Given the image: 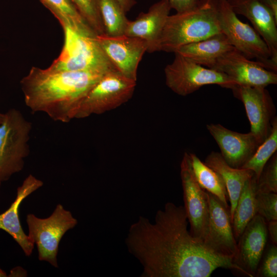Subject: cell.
<instances>
[{"label":"cell","instance_id":"6da1fadb","mask_svg":"<svg viewBox=\"0 0 277 277\" xmlns=\"http://www.w3.org/2000/svg\"><path fill=\"white\" fill-rule=\"evenodd\" d=\"M188 224L184 206L167 202L153 222L140 216L130 226L125 243L143 267L141 277H209L219 268L245 274L232 256L194 237Z\"/></svg>","mask_w":277,"mask_h":277},{"label":"cell","instance_id":"7a4b0ae2","mask_svg":"<svg viewBox=\"0 0 277 277\" xmlns=\"http://www.w3.org/2000/svg\"><path fill=\"white\" fill-rule=\"evenodd\" d=\"M107 72L50 71L32 67L20 84L26 105L54 121L68 123L90 90Z\"/></svg>","mask_w":277,"mask_h":277},{"label":"cell","instance_id":"3957f363","mask_svg":"<svg viewBox=\"0 0 277 277\" xmlns=\"http://www.w3.org/2000/svg\"><path fill=\"white\" fill-rule=\"evenodd\" d=\"M219 0H199L192 8L169 15L159 44V51L175 53L187 44L221 33Z\"/></svg>","mask_w":277,"mask_h":277},{"label":"cell","instance_id":"277c9868","mask_svg":"<svg viewBox=\"0 0 277 277\" xmlns=\"http://www.w3.org/2000/svg\"><path fill=\"white\" fill-rule=\"evenodd\" d=\"M62 27L64 32L63 49L47 70L108 72L115 69L97 41V35L83 34L68 26Z\"/></svg>","mask_w":277,"mask_h":277},{"label":"cell","instance_id":"5b68a950","mask_svg":"<svg viewBox=\"0 0 277 277\" xmlns=\"http://www.w3.org/2000/svg\"><path fill=\"white\" fill-rule=\"evenodd\" d=\"M219 21L221 32L234 48L247 58H254L265 69L276 72L277 64L272 60L266 43L254 28L238 18L227 0H219Z\"/></svg>","mask_w":277,"mask_h":277},{"label":"cell","instance_id":"8992f818","mask_svg":"<svg viewBox=\"0 0 277 277\" xmlns=\"http://www.w3.org/2000/svg\"><path fill=\"white\" fill-rule=\"evenodd\" d=\"M135 86V81L115 69L106 72L82 100L75 118L101 114L117 108L131 98Z\"/></svg>","mask_w":277,"mask_h":277},{"label":"cell","instance_id":"52a82bcc","mask_svg":"<svg viewBox=\"0 0 277 277\" xmlns=\"http://www.w3.org/2000/svg\"><path fill=\"white\" fill-rule=\"evenodd\" d=\"M28 237L36 244L38 259L57 267V254L61 240L65 233L77 224L72 213L58 204L52 214L45 219L33 214L27 216Z\"/></svg>","mask_w":277,"mask_h":277},{"label":"cell","instance_id":"ba28073f","mask_svg":"<svg viewBox=\"0 0 277 277\" xmlns=\"http://www.w3.org/2000/svg\"><path fill=\"white\" fill-rule=\"evenodd\" d=\"M31 123L15 109L5 113L0 124V166L9 179L22 170L30 150L29 141Z\"/></svg>","mask_w":277,"mask_h":277},{"label":"cell","instance_id":"9c48e42d","mask_svg":"<svg viewBox=\"0 0 277 277\" xmlns=\"http://www.w3.org/2000/svg\"><path fill=\"white\" fill-rule=\"evenodd\" d=\"M165 68L166 84L175 93L186 96L203 86L216 84L230 88L233 83L225 74L196 64L177 52Z\"/></svg>","mask_w":277,"mask_h":277},{"label":"cell","instance_id":"30bf717a","mask_svg":"<svg viewBox=\"0 0 277 277\" xmlns=\"http://www.w3.org/2000/svg\"><path fill=\"white\" fill-rule=\"evenodd\" d=\"M184 209L190 224V232L206 243L209 222V204L206 191L193 175L189 153L185 152L181 163Z\"/></svg>","mask_w":277,"mask_h":277},{"label":"cell","instance_id":"8fae6325","mask_svg":"<svg viewBox=\"0 0 277 277\" xmlns=\"http://www.w3.org/2000/svg\"><path fill=\"white\" fill-rule=\"evenodd\" d=\"M211 69L226 75L233 83L232 86L266 87L277 84L276 72L247 58L235 48L218 58Z\"/></svg>","mask_w":277,"mask_h":277},{"label":"cell","instance_id":"7c38bea8","mask_svg":"<svg viewBox=\"0 0 277 277\" xmlns=\"http://www.w3.org/2000/svg\"><path fill=\"white\" fill-rule=\"evenodd\" d=\"M230 89L245 107L250 131L262 143L269 134L275 108L268 91L263 87L235 85Z\"/></svg>","mask_w":277,"mask_h":277},{"label":"cell","instance_id":"4fadbf2b","mask_svg":"<svg viewBox=\"0 0 277 277\" xmlns=\"http://www.w3.org/2000/svg\"><path fill=\"white\" fill-rule=\"evenodd\" d=\"M96 39L114 68L124 76L136 81L137 68L147 51V44L140 38L126 35H97Z\"/></svg>","mask_w":277,"mask_h":277},{"label":"cell","instance_id":"5bb4252c","mask_svg":"<svg viewBox=\"0 0 277 277\" xmlns=\"http://www.w3.org/2000/svg\"><path fill=\"white\" fill-rule=\"evenodd\" d=\"M206 128L218 145L224 160L234 168H241L262 143L251 132H235L219 124H208Z\"/></svg>","mask_w":277,"mask_h":277},{"label":"cell","instance_id":"9a60e30c","mask_svg":"<svg viewBox=\"0 0 277 277\" xmlns=\"http://www.w3.org/2000/svg\"><path fill=\"white\" fill-rule=\"evenodd\" d=\"M265 219L256 214L247 224L238 243V254L234 263L248 276H254L265 249L268 238Z\"/></svg>","mask_w":277,"mask_h":277},{"label":"cell","instance_id":"2e32d148","mask_svg":"<svg viewBox=\"0 0 277 277\" xmlns=\"http://www.w3.org/2000/svg\"><path fill=\"white\" fill-rule=\"evenodd\" d=\"M206 192L209 214L206 244L219 253L232 256L234 261L238 254V243L233 233L229 208L215 196Z\"/></svg>","mask_w":277,"mask_h":277},{"label":"cell","instance_id":"e0dca14e","mask_svg":"<svg viewBox=\"0 0 277 277\" xmlns=\"http://www.w3.org/2000/svg\"><path fill=\"white\" fill-rule=\"evenodd\" d=\"M171 9L168 0L154 3L147 12H142L134 21H129L125 35L145 41L149 53L159 51L160 39Z\"/></svg>","mask_w":277,"mask_h":277},{"label":"cell","instance_id":"ac0fdd59","mask_svg":"<svg viewBox=\"0 0 277 277\" xmlns=\"http://www.w3.org/2000/svg\"><path fill=\"white\" fill-rule=\"evenodd\" d=\"M233 11L246 17L263 38L277 64V21L261 0H227Z\"/></svg>","mask_w":277,"mask_h":277},{"label":"cell","instance_id":"d6986e66","mask_svg":"<svg viewBox=\"0 0 277 277\" xmlns=\"http://www.w3.org/2000/svg\"><path fill=\"white\" fill-rule=\"evenodd\" d=\"M43 185L40 180L32 174L28 175L22 185L17 188V194L11 206L0 214V229L9 234L21 247L25 254H31L34 244L21 227L18 216V209L21 202L29 195Z\"/></svg>","mask_w":277,"mask_h":277},{"label":"cell","instance_id":"ffe728a7","mask_svg":"<svg viewBox=\"0 0 277 277\" xmlns=\"http://www.w3.org/2000/svg\"><path fill=\"white\" fill-rule=\"evenodd\" d=\"M234 48L222 32L185 45L175 52L202 66L211 68L220 57Z\"/></svg>","mask_w":277,"mask_h":277},{"label":"cell","instance_id":"44dd1931","mask_svg":"<svg viewBox=\"0 0 277 277\" xmlns=\"http://www.w3.org/2000/svg\"><path fill=\"white\" fill-rule=\"evenodd\" d=\"M204 163L219 173L222 177L230 201L229 211L231 221L234 211L241 192L247 180L253 176L249 169L234 168L230 166L220 152L212 151L205 160Z\"/></svg>","mask_w":277,"mask_h":277},{"label":"cell","instance_id":"7402d4cb","mask_svg":"<svg viewBox=\"0 0 277 277\" xmlns=\"http://www.w3.org/2000/svg\"><path fill=\"white\" fill-rule=\"evenodd\" d=\"M257 179L254 175L247 180L241 192L232 220L236 241L249 222L257 214L256 207Z\"/></svg>","mask_w":277,"mask_h":277},{"label":"cell","instance_id":"603a6c76","mask_svg":"<svg viewBox=\"0 0 277 277\" xmlns=\"http://www.w3.org/2000/svg\"><path fill=\"white\" fill-rule=\"evenodd\" d=\"M189 155L193 175L200 187L229 208L227 188L220 174L202 162L195 154L189 153Z\"/></svg>","mask_w":277,"mask_h":277},{"label":"cell","instance_id":"cb8c5ba5","mask_svg":"<svg viewBox=\"0 0 277 277\" xmlns=\"http://www.w3.org/2000/svg\"><path fill=\"white\" fill-rule=\"evenodd\" d=\"M39 1L58 19L62 27L68 26L87 35H96L71 0Z\"/></svg>","mask_w":277,"mask_h":277},{"label":"cell","instance_id":"d4e9b609","mask_svg":"<svg viewBox=\"0 0 277 277\" xmlns=\"http://www.w3.org/2000/svg\"><path fill=\"white\" fill-rule=\"evenodd\" d=\"M99 7L105 34L111 36L125 35L129 20L118 2L116 0H99Z\"/></svg>","mask_w":277,"mask_h":277},{"label":"cell","instance_id":"484cf974","mask_svg":"<svg viewBox=\"0 0 277 277\" xmlns=\"http://www.w3.org/2000/svg\"><path fill=\"white\" fill-rule=\"evenodd\" d=\"M277 150V118L275 116L271 123V129L267 137L260 145L252 156L241 168L251 170L257 180L263 169Z\"/></svg>","mask_w":277,"mask_h":277},{"label":"cell","instance_id":"4316f807","mask_svg":"<svg viewBox=\"0 0 277 277\" xmlns=\"http://www.w3.org/2000/svg\"><path fill=\"white\" fill-rule=\"evenodd\" d=\"M81 16L96 35L105 34L99 0H71Z\"/></svg>","mask_w":277,"mask_h":277},{"label":"cell","instance_id":"83f0119b","mask_svg":"<svg viewBox=\"0 0 277 277\" xmlns=\"http://www.w3.org/2000/svg\"><path fill=\"white\" fill-rule=\"evenodd\" d=\"M277 193V153L268 160L257 180L256 193Z\"/></svg>","mask_w":277,"mask_h":277},{"label":"cell","instance_id":"f1b7e54d","mask_svg":"<svg viewBox=\"0 0 277 277\" xmlns=\"http://www.w3.org/2000/svg\"><path fill=\"white\" fill-rule=\"evenodd\" d=\"M256 207L257 214L268 222L277 220L276 193H256Z\"/></svg>","mask_w":277,"mask_h":277},{"label":"cell","instance_id":"f546056e","mask_svg":"<svg viewBox=\"0 0 277 277\" xmlns=\"http://www.w3.org/2000/svg\"><path fill=\"white\" fill-rule=\"evenodd\" d=\"M261 276H277V247L275 244L271 245L264 257L263 261L259 269Z\"/></svg>","mask_w":277,"mask_h":277},{"label":"cell","instance_id":"4dcf8cb0","mask_svg":"<svg viewBox=\"0 0 277 277\" xmlns=\"http://www.w3.org/2000/svg\"><path fill=\"white\" fill-rule=\"evenodd\" d=\"M172 8L176 12L188 10L194 7L199 0H168Z\"/></svg>","mask_w":277,"mask_h":277},{"label":"cell","instance_id":"1f68e13d","mask_svg":"<svg viewBox=\"0 0 277 277\" xmlns=\"http://www.w3.org/2000/svg\"><path fill=\"white\" fill-rule=\"evenodd\" d=\"M267 230L273 244H277V220L268 222Z\"/></svg>","mask_w":277,"mask_h":277},{"label":"cell","instance_id":"d6a6232c","mask_svg":"<svg viewBox=\"0 0 277 277\" xmlns=\"http://www.w3.org/2000/svg\"><path fill=\"white\" fill-rule=\"evenodd\" d=\"M277 21V0H261Z\"/></svg>","mask_w":277,"mask_h":277},{"label":"cell","instance_id":"836d02e7","mask_svg":"<svg viewBox=\"0 0 277 277\" xmlns=\"http://www.w3.org/2000/svg\"><path fill=\"white\" fill-rule=\"evenodd\" d=\"M116 1L121 5V7H122V8L123 9V10L126 13L129 11L136 4L135 0H116Z\"/></svg>","mask_w":277,"mask_h":277},{"label":"cell","instance_id":"e575fe53","mask_svg":"<svg viewBox=\"0 0 277 277\" xmlns=\"http://www.w3.org/2000/svg\"><path fill=\"white\" fill-rule=\"evenodd\" d=\"M8 177H7L6 175L5 174L3 168L0 166V186L1 183L4 181L8 180Z\"/></svg>","mask_w":277,"mask_h":277},{"label":"cell","instance_id":"d590c367","mask_svg":"<svg viewBox=\"0 0 277 277\" xmlns=\"http://www.w3.org/2000/svg\"><path fill=\"white\" fill-rule=\"evenodd\" d=\"M5 118V113H2L0 112V124H2L4 121Z\"/></svg>","mask_w":277,"mask_h":277},{"label":"cell","instance_id":"8d00e7d4","mask_svg":"<svg viewBox=\"0 0 277 277\" xmlns=\"http://www.w3.org/2000/svg\"><path fill=\"white\" fill-rule=\"evenodd\" d=\"M7 276V274L6 272L0 268V277H5Z\"/></svg>","mask_w":277,"mask_h":277}]
</instances>
